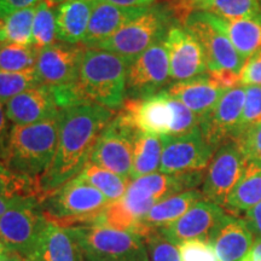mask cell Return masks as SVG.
I'll use <instances>...</instances> for the list:
<instances>
[{
  "mask_svg": "<svg viewBox=\"0 0 261 261\" xmlns=\"http://www.w3.org/2000/svg\"><path fill=\"white\" fill-rule=\"evenodd\" d=\"M113 119V110L93 103H81L61 110L55 158L39 178L41 200L84 171L98 137Z\"/></svg>",
  "mask_w": 261,
  "mask_h": 261,
  "instance_id": "obj_1",
  "label": "cell"
},
{
  "mask_svg": "<svg viewBox=\"0 0 261 261\" xmlns=\"http://www.w3.org/2000/svg\"><path fill=\"white\" fill-rule=\"evenodd\" d=\"M130 62L113 52L86 47L75 84L81 103H93L113 112L121 109L127 98V70Z\"/></svg>",
  "mask_w": 261,
  "mask_h": 261,
  "instance_id": "obj_2",
  "label": "cell"
},
{
  "mask_svg": "<svg viewBox=\"0 0 261 261\" xmlns=\"http://www.w3.org/2000/svg\"><path fill=\"white\" fill-rule=\"evenodd\" d=\"M58 136L60 115L33 125H12L2 163L21 174L40 178L55 158Z\"/></svg>",
  "mask_w": 261,
  "mask_h": 261,
  "instance_id": "obj_3",
  "label": "cell"
},
{
  "mask_svg": "<svg viewBox=\"0 0 261 261\" xmlns=\"http://www.w3.org/2000/svg\"><path fill=\"white\" fill-rule=\"evenodd\" d=\"M109 203L102 192L79 175L41 200L47 219L64 227L91 225Z\"/></svg>",
  "mask_w": 261,
  "mask_h": 261,
  "instance_id": "obj_4",
  "label": "cell"
},
{
  "mask_svg": "<svg viewBox=\"0 0 261 261\" xmlns=\"http://www.w3.org/2000/svg\"><path fill=\"white\" fill-rule=\"evenodd\" d=\"M203 179L202 172L180 174L156 172L130 180L125 196L119 202L142 227V220L155 204L169 196L194 190L203 182Z\"/></svg>",
  "mask_w": 261,
  "mask_h": 261,
  "instance_id": "obj_5",
  "label": "cell"
},
{
  "mask_svg": "<svg viewBox=\"0 0 261 261\" xmlns=\"http://www.w3.org/2000/svg\"><path fill=\"white\" fill-rule=\"evenodd\" d=\"M171 28L168 12L160 6L151 5L113 37L92 48L113 52L132 61L152 45L165 40Z\"/></svg>",
  "mask_w": 261,
  "mask_h": 261,
  "instance_id": "obj_6",
  "label": "cell"
},
{
  "mask_svg": "<svg viewBox=\"0 0 261 261\" xmlns=\"http://www.w3.org/2000/svg\"><path fill=\"white\" fill-rule=\"evenodd\" d=\"M182 24L203 48L208 71L231 70L241 74L246 60L238 54L232 42L219 27L217 16L195 10L187 16Z\"/></svg>",
  "mask_w": 261,
  "mask_h": 261,
  "instance_id": "obj_7",
  "label": "cell"
},
{
  "mask_svg": "<svg viewBox=\"0 0 261 261\" xmlns=\"http://www.w3.org/2000/svg\"><path fill=\"white\" fill-rule=\"evenodd\" d=\"M81 252L103 257L146 259L148 250L142 234L102 225L70 226Z\"/></svg>",
  "mask_w": 261,
  "mask_h": 261,
  "instance_id": "obj_8",
  "label": "cell"
},
{
  "mask_svg": "<svg viewBox=\"0 0 261 261\" xmlns=\"http://www.w3.org/2000/svg\"><path fill=\"white\" fill-rule=\"evenodd\" d=\"M48 221L40 198L16 204L0 217V243L27 259Z\"/></svg>",
  "mask_w": 261,
  "mask_h": 261,
  "instance_id": "obj_9",
  "label": "cell"
},
{
  "mask_svg": "<svg viewBox=\"0 0 261 261\" xmlns=\"http://www.w3.org/2000/svg\"><path fill=\"white\" fill-rule=\"evenodd\" d=\"M136 132L117 114L98 137L89 162L130 180Z\"/></svg>",
  "mask_w": 261,
  "mask_h": 261,
  "instance_id": "obj_10",
  "label": "cell"
},
{
  "mask_svg": "<svg viewBox=\"0 0 261 261\" xmlns=\"http://www.w3.org/2000/svg\"><path fill=\"white\" fill-rule=\"evenodd\" d=\"M160 172L166 174L202 172L217 151L202 135L200 127L182 136H165Z\"/></svg>",
  "mask_w": 261,
  "mask_h": 261,
  "instance_id": "obj_11",
  "label": "cell"
},
{
  "mask_svg": "<svg viewBox=\"0 0 261 261\" xmlns=\"http://www.w3.org/2000/svg\"><path fill=\"white\" fill-rule=\"evenodd\" d=\"M171 79L168 54L160 41L132 60L127 70L126 99H139L162 92Z\"/></svg>",
  "mask_w": 261,
  "mask_h": 261,
  "instance_id": "obj_12",
  "label": "cell"
},
{
  "mask_svg": "<svg viewBox=\"0 0 261 261\" xmlns=\"http://www.w3.org/2000/svg\"><path fill=\"white\" fill-rule=\"evenodd\" d=\"M246 165L247 160L236 143L227 142L221 145L215 151L203 179L201 192L204 200L224 208Z\"/></svg>",
  "mask_w": 261,
  "mask_h": 261,
  "instance_id": "obj_13",
  "label": "cell"
},
{
  "mask_svg": "<svg viewBox=\"0 0 261 261\" xmlns=\"http://www.w3.org/2000/svg\"><path fill=\"white\" fill-rule=\"evenodd\" d=\"M119 115L138 132L159 137L171 136L174 123L172 97L165 91L139 99H126Z\"/></svg>",
  "mask_w": 261,
  "mask_h": 261,
  "instance_id": "obj_14",
  "label": "cell"
},
{
  "mask_svg": "<svg viewBox=\"0 0 261 261\" xmlns=\"http://www.w3.org/2000/svg\"><path fill=\"white\" fill-rule=\"evenodd\" d=\"M85 50L84 45L62 41L39 50L35 71L41 85L60 89L76 84Z\"/></svg>",
  "mask_w": 261,
  "mask_h": 261,
  "instance_id": "obj_15",
  "label": "cell"
},
{
  "mask_svg": "<svg viewBox=\"0 0 261 261\" xmlns=\"http://www.w3.org/2000/svg\"><path fill=\"white\" fill-rule=\"evenodd\" d=\"M246 99V86L226 90L215 107L200 120V129L214 149L232 142L242 117Z\"/></svg>",
  "mask_w": 261,
  "mask_h": 261,
  "instance_id": "obj_16",
  "label": "cell"
},
{
  "mask_svg": "<svg viewBox=\"0 0 261 261\" xmlns=\"http://www.w3.org/2000/svg\"><path fill=\"white\" fill-rule=\"evenodd\" d=\"M171 79L185 81L207 74V60L200 42L184 27H172L166 35Z\"/></svg>",
  "mask_w": 261,
  "mask_h": 261,
  "instance_id": "obj_17",
  "label": "cell"
},
{
  "mask_svg": "<svg viewBox=\"0 0 261 261\" xmlns=\"http://www.w3.org/2000/svg\"><path fill=\"white\" fill-rule=\"evenodd\" d=\"M225 217L226 213L223 207L203 198L177 221L159 231L175 246L194 240L210 242Z\"/></svg>",
  "mask_w": 261,
  "mask_h": 261,
  "instance_id": "obj_18",
  "label": "cell"
},
{
  "mask_svg": "<svg viewBox=\"0 0 261 261\" xmlns=\"http://www.w3.org/2000/svg\"><path fill=\"white\" fill-rule=\"evenodd\" d=\"M4 106L12 125H33L54 119L61 114L54 91L45 85L17 94Z\"/></svg>",
  "mask_w": 261,
  "mask_h": 261,
  "instance_id": "obj_19",
  "label": "cell"
},
{
  "mask_svg": "<svg viewBox=\"0 0 261 261\" xmlns=\"http://www.w3.org/2000/svg\"><path fill=\"white\" fill-rule=\"evenodd\" d=\"M146 8H127L110 4L107 2L94 3L91 14L89 28L83 44L85 47L92 48L119 32L123 25L138 17L148 9Z\"/></svg>",
  "mask_w": 261,
  "mask_h": 261,
  "instance_id": "obj_20",
  "label": "cell"
},
{
  "mask_svg": "<svg viewBox=\"0 0 261 261\" xmlns=\"http://www.w3.org/2000/svg\"><path fill=\"white\" fill-rule=\"evenodd\" d=\"M169 97L178 99L202 119L207 115L226 90L204 74L185 81H177L163 90Z\"/></svg>",
  "mask_w": 261,
  "mask_h": 261,
  "instance_id": "obj_21",
  "label": "cell"
},
{
  "mask_svg": "<svg viewBox=\"0 0 261 261\" xmlns=\"http://www.w3.org/2000/svg\"><path fill=\"white\" fill-rule=\"evenodd\" d=\"M255 237L246 220L226 214L210 243L220 261H242L252 248Z\"/></svg>",
  "mask_w": 261,
  "mask_h": 261,
  "instance_id": "obj_22",
  "label": "cell"
},
{
  "mask_svg": "<svg viewBox=\"0 0 261 261\" xmlns=\"http://www.w3.org/2000/svg\"><path fill=\"white\" fill-rule=\"evenodd\" d=\"M27 261H84L69 227L48 221Z\"/></svg>",
  "mask_w": 261,
  "mask_h": 261,
  "instance_id": "obj_23",
  "label": "cell"
},
{
  "mask_svg": "<svg viewBox=\"0 0 261 261\" xmlns=\"http://www.w3.org/2000/svg\"><path fill=\"white\" fill-rule=\"evenodd\" d=\"M93 5L91 0H63L57 4V40L67 44H83Z\"/></svg>",
  "mask_w": 261,
  "mask_h": 261,
  "instance_id": "obj_24",
  "label": "cell"
},
{
  "mask_svg": "<svg viewBox=\"0 0 261 261\" xmlns=\"http://www.w3.org/2000/svg\"><path fill=\"white\" fill-rule=\"evenodd\" d=\"M203 200V195L197 189L179 192L165 198L150 210L142 220L143 237L150 230H160L181 218L196 203Z\"/></svg>",
  "mask_w": 261,
  "mask_h": 261,
  "instance_id": "obj_25",
  "label": "cell"
},
{
  "mask_svg": "<svg viewBox=\"0 0 261 261\" xmlns=\"http://www.w3.org/2000/svg\"><path fill=\"white\" fill-rule=\"evenodd\" d=\"M41 197L39 178L21 174L0 162V217L16 204Z\"/></svg>",
  "mask_w": 261,
  "mask_h": 261,
  "instance_id": "obj_26",
  "label": "cell"
},
{
  "mask_svg": "<svg viewBox=\"0 0 261 261\" xmlns=\"http://www.w3.org/2000/svg\"><path fill=\"white\" fill-rule=\"evenodd\" d=\"M217 19L219 27L244 60L261 50V14L242 19H224L217 16Z\"/></svg>",
  "mask_w": 261,
  "mask_h": 261,
  "instance_id": "obj_27",
  "label": "cell"
},
{
  "mask_svg": "<svg viewBox=\"0 0 261 261\" xmlns=\"http://www.w3.org/2000/svg\"><path fill=\"white\" fill-rule=\"evenodd\" d=\"M261 202V163L247 161L240 180L228 195L225 210L232 213L246 212Z\"/></svg>",
  "mask_w": 261,
  "mask_h": 261,
  "instance_id": "obj_28",
  "label": "cell"
},
{
  "mask_svg": "<svg viewBox=\"0 0 261 261\" xmlns=\"http://www.w3.org/2000/svg\"><path fill=\"white\" fill-rule=\"evenodd\" d=\"M162 138L148 133L136 132L133 149V168L130 180L160 172L162 156Z\"/></svg>",
  "mask_w": 261,
  "mask_h": 261,
  "instance_id": "obj_29",
  "label": "cell"
},
{
  "mask_svg": "<svg viewBox=\"0 0 261 261\" xmlns=\"http://www.w3.org/2000/svg\"><path fill=\"white\" fill-rule=\"evenodd\" d=\"M79 177L96 188L98 191L102 192L110 203L121 200L130 182L129 179L91 162L87 163Z\"/></svg>",
  "mask_w": 261,
  "mask_h": 261,
  "instance_id": "obj_30",
  "label": "cell"
},
{
  "mask_svg": "<svg viewBox=\"0 0 261 261\" xmlns=\"http://www.w3.org/2000/svg\"><path fill=\"white\" fill-rule=\"evenodd\" d=\"M37 6L22 9L0 19V44L33 45V19Z\"/></svg>",
  "mask_w": 261,
  "mask_h": 261,
  "instance_id": "obj_31",
  "label": "cell"
},
{
  "mask_svg": "<svg viewBox=\"0 0 261 261\" xmlns=\"http://www.w3.org/2000/svg\"><path fill=\"white\" fill-rule=\"evenodd\" d=\"M224 19H242L261 14L259 0H203L194 6Z\"/></svg>",
  "mask_w": 261,
  "mask_h": 261,
  "instance_id": "obj_32",
  "label": "cell"
},
{
  "mask_svg": "<svg viewBox=\"0 0 261 261\" xmlns=\"http://www.w3.org/2000/svg\"><path fill=\"white\" fill-rule=\"evenodd\" d=\"M32 35L33 46L38 50L55 44L57 40L56 5L51 0H41L37 5Z\"/></svg>",
  "mask_w": 261,
  "mask_h": 261,
  "instance_id": "obj_33",
  "label": "cell"
},
{
  "mask_svg": "<svg viewBox=\"0 0 261 261\" xmlns=\"http://www.w3.org/2000/svg\"><path fill=\"white\" fill-rule=\"evenodd\" d=\"M39 50L33 45L0 44V69L28 71L35 69Z\"/></svg>",
  "mask_w": 261,
  "mask_h": 261,
  "instance_id": "obj_34",
  "label": "cell"
},
{
  "mask_svg": "<svg viewBox=\"0 0 261 261\" xmlns=\"http://www.w3.org/2000/svg\"><path fill=\"white\" fill-rule=\"evenodd\" d=\"M41 85L35 69L6 71L0 69V100L6 103L17 94Z\"/></svg>",
  "mask_w": 261,
  "mask_h": 261,
  "instance_id": "obj_35",
  "label": "cell"
},
{
  "mask_svg": "<svg viewBox=\"0 0 261 261\" xmlns=\"http://www.w3.org/2000/svg\"><path fill=\"white\" fill-rule=\"evenodd\" d=\"M261 122V86H246V99L242 117L238 123L236 136L232 142L242 137L247 130Z\"/></svg>",
  "mask_w": 261,
  "mask_h": 261,
  "instance_id": "obj_36",
  "label": "cell"
},
{
  "mask_svg": "<svg viewBox=\"0 0 261 261\" xmlns=\"http://www.w3.org/2000/svg\"><path fill=\"white\" fill-rule=\"evenodd\" d=\"M149 261H180L178 246L173 244L159 230L144 234Z\"/></svg>",
  "mask_w": 261,
  "mask_h": 261,
  "instance_id": "obj_37",
  "label": "cell"
},
{
  "mask_svg": "<svg viewBox=\"0 0 261 261\" xmlns=\"http://www.w3.org/2000/svg\"><path fill=\"white\" fill-rule=\"evenodd\" d=\"M180 261H220L214 248L207 241H187L178 246Z\"/></svg>",
  "mask_w": 261,
  "mask_h": 261,
  "instance_id": "obj_38",
  "label": "cell"
},
{
  "mask_svg": "<svg viewBox=\"0 0 261 261\" xmlns=\"http://www.w3.org/2000/svg\"><path fill=\"white\" fill-rule=\"evenodd\" d=\"M247 161L261 163V122L234 140Z\"/></svg>",
  "mask_w": 261,
  "mask_h": 261,
  "instance_id": "obj_39",
  "label": "cell"
},
{
  "mask_svg": "<svg viewBox=\"0 0 261 261\" xmlns=\"http://www.w3.org/2000/svg\"><path fill=\"white\" fill-rule=\"evenodd\" d=\"M241 83L243 86H261V50L244 62L241 70Z\"/></svg>",
  "mask_w": 261,
  "mask_h": 261,
  "instance_id": "obj_40",
  "label": "cell"
},
{
  "mask_svg": "<svg viewBox=\"0 0 261 261\" xmlns=\"http://www.w3.org/2000/svg\"><path fill=\"white\" fill-rule=\"evenodd\" d=\"M40 2L41 0H0V19H4L18 10L37 6Z\"/></svg>",
  "mask_w": 261,
  "mask_h": 261,
  "instance_id": "obj_41",
  "label": "cell"
},
{
  "mask_svg": "<svg viewBox=\"0 0 261 261\" xmlns=\"http://www.w3.org/2000/svg\"><path fill=\"white\" fill-rule=\"evenodd\" d=\"M10 129H11V126H10L9 117L6 115L5 106L4 103L0 100V162L3 161V158H4Z\"/></svg>",
  "mask_w": 261,
  "mask_h": 261,
  "instance_id": "obj_42",
  "label": "cell"
},
{
  "mask_svg": "<svg viewBox=\"0 0 261 261\" xmlns=\"http://www.w3.org/2000/svg\"><path fill=\"white\" fill-rule=\"evenodd\" d=\"M244 220L255 238H261V202L248 210Z\"/></svg>",
  "mask_w": 261,
  "mask_h": 261,
  "instance_id": "obj_43",
  "label": "cell"
},
{
  "mask_svg": "<svg viewBox=\"0 0 261 261\" xmlns=\"http://www.w3.org/2000/svg\"><path fill=\"white\" fill-rule=\"evenodd\" d=\"M51 2L55 5H57L61 2H63V0H51ZM91 2H107L119 6H127V8H146V6L154 5L156 0H91Z\"/></svg>",
  "mask_w": 261,
  "mask_h": 261,
  "instance_id": "obj_44",
  "label": "cell"
},
{
  "mask_svg": "<svg viewBox=\"0 0 261 261\" xmlns=\"http://www.w3.org/2000/svg\"><path fill=\"white\" fill-rule=\"evenodd\" d=\"M200 2H203V0H178L177 5L174 6V16L182 22L194 10V6Z\"/></svg>",
  "mask_w": 261,
  "mask_h": 261,
  "instance_id": "obj_45",
  "label": "cell"
},
{
  "mask_svg": "<svg viewBox=\"0 0 261 261\" xmlns=\"http://www.w3.org/2000/svg\"><path fill=\"white\" fill-rule=\"evenodd\" d=\"M242 261H261V238H255L252 248Z\"/></svg>",
  "mask_w": 261,
  "mask_h": 261,
  "instance_id": "obj_46",
  "label": "cell"
},
{
  "mask_svg": "<svg viewBox=\"0 0 261 261\" xmlns=\"http://www.w3.org/2000/svg\"><path fill=\"white\" fill-rule=\"evenodd\" d=\"M83 255L84 261H149V257L146 259H121V257H103L86 253H83Z\"/></svg>",
  "mask_w": 261,
  "mask_h": 261,
  "instance_id": "obj_47",
  "label": "cell"
},
{
  "mask_svg": "<svg viewBox=\"0 0 261 261\" xmlns=\"http://www.w3.org/2000/svg\"><path fill=\"white\" fill-rule=\"evenodd\" d=\"M0 261H27L23 256L18 255L17 253L14 252H8V254L4 257H2Z\"/></svg>",
  "mask_w": 261,
  "mask_h": 261,
  "instance_id": "obj_48",
  "label": "cell"
},
{
  "mask_svg": "<svg viewBox=\"0 0 261 261\" xmlns=\"http://www.w3.org/2000/svg\"><path fill=\"white\" fill-rule=\"evenodd\" d=\"M8 252H9V250L6 249V248L3 246L2 243H0V259H2V257H4L6 254H8Z\"/></svg>",
  "mask_w": 261,
  "mask_h": 261,
  "instance_id": "obj_49",
  "label": "cell"
},
{
  "mask_svg": "<svg viewBox=\"0 0 261 261\" xmlns=\"http://www.w3.org/2000/svg\"><path fill=\"white\" fill-rule=\"evenodd\" d=\"M259 3H260V6H261V0H259Z\"/></svg>",
  "mask_w": 261,
  "mask_h": 261,
  "instance_id": "obj_50",
  "label": "cell"
}]
</instances>
